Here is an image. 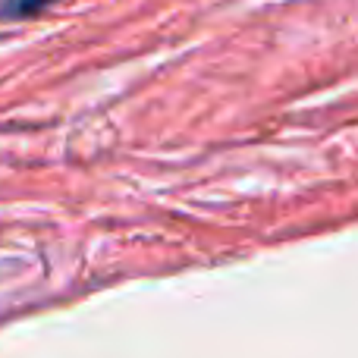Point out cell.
<instances>
[{
    "mask_svg": "<svg viewBox=\"0 0 358 358\" xmlns=\"http://www.w3.org/2000/svg\"><path fill=\"white\" fill-rule=\"evenodd\" d=\"M54 0H3L0 3V19H25L41 13L44 6H50Z\"/></svg>",
    "mask_w": 358,
    "mask_h": 358,
    "instance_id": "obj_1",
    "label": "cell"
}]
</instances>
